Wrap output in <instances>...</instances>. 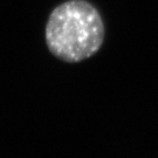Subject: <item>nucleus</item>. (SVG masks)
Returning <instances> with one entry per match:
<instances>
[{
    "instance_id": "obj_1",
    "label": "nucleus",
    "mask_w": 158,
    "mask_h": 158,
    "mask_svg": "<svg viewBox=\"0 0 158 158\" xmlns=\"http://www.w3.org/2000/svg\"><path fill=\"white\" fill-rule=\"evenodd\" d=\"M104 40L103 20L85 0H69L52 11L46 26V44L64 62H80L93 56Z\"/></svg>"
}]
</instances>
